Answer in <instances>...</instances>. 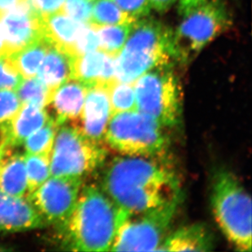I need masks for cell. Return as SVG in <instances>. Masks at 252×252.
<instances>
[{"mask_svg":"<svg viewBox=\"0 0 252 252\" xmlns=\"http://www.w3.org/2000/svg\"><path fill=\"white\" fill-rule=\"evenodd\" d=\"M100 187L129 214L145 212L181 197L176 174L154 158H114L105 169Z\"/></svg>","mask_w":252,"mask_h":252,"instance_id":"1","label":"cell"},{"mask_svg":"<svg viewBox=\"0 0 252 252\" xmlns=\"http://www.w3.org/2000/svg\"><path fill=\"white\" fill-rule=\"evenodd\" d=\"M129 213L100 186H83L71 215L60 228L62 246L74 252H109Z\"/></svg>","mask_w":252,"mask_h":252,"instance_id":"2","label":"cell"},{"mask_svg":"<svg viewBox=\"0 0 252 252\" xmlns=\"http://www.w3.org/2000/svg\"><path fill=\"white\" fill-rule=\"evenodd\" d=\"M172 33L168 27L154 18L136 20L116 57L117 80L134 84L145 73L171 64Z\"/></svg>","mask_w":252,"mask_h":252,"instance_id":"3","label":"cell"},{"mask_svg":"<svg viewBox=\"0 0 252 252\" xmlns=\"http://www.w3.org/2000/svg\"><path fill=\"white\" fill-rule=\"evenodd\" d=\"M215 219L227 239L241 252L252 251V199L231 171L215 173L211 189Z\"/></svg>","mask_w":252,"mask_h":252,"instance_id":"4","label":"cell"},{"mask_svg":"<svg viewBox=\"0 0 252 252\" xmlns=\"http://www.w3.org/2000/svg\"><path fill=\"white\" fill-rule=\"evenodd\" d=\"M172 33L173 62L186 64L232 24L224 0H207L188 15Z\"/></svg>","mask_w":252,"mask_h":252,"instance_id":"5","label":"cell"},{"mask_svg":"<svg viewBox=\"0 0 252 252\" xmlns=\"http://www.w3.org/2000/svg\"><path fill=\"white\" fill-rule=\"evenodd\" d=\"M104 140L114 151L131 157L160 156L169 144L164 127L136 110L113 114Z\"/></svg>","mask_w":252,"mask_h":252,"instance_id":"6","label":"cell"},{"mask_svg":"<svg viewBox=\"0 0 252 252\" xmlns=\"http://www.w3.org/2000/svg\"><path fill=\"white\" fill-rule=\"evenodd\" d=\"M107 150L68 123L58 126L50 154L51 176L84 179L105 164Z\"/></svg>","mask_w":252,"mask_h":252,"instance_id":"7","label":"cell"},{"mask_svg":"<svg viewBox=\"0 0 252 252\" xmlns=\"http://www.w3.org/2000/svg\"><path fill=\"white\" fill-rule=\"evenodd\" d=\"M136 110L162 127H173L181 118V88L171 64L143 74L135 83Z\"/></svg>","mask_w":252,"mask_h":252,"instance_id":"8","label":"cell"},{"mask_svg":"<svg viewBox=\"0 0 252 252\" xmlns=\"http://www.w3.org/2000/svg\"><path fill=\"white\" fill-rule=\"evenodd\" d=\"M181 198L145 212L128 214L110 252H157L167 236Z\"/></svg>","mask_w":252,"mask_h":252,"instance_id":"9","label":"cell"},{"mask_svg":"<svg viewBox=\"0 0 252 252\" xmlns=\"http://www.w3.org/2000/svg\"><path fill=\"white\" fill-rule=\"evenodd\" d=\"M84 179L50 176L27 198L40 214L46 224L61 227L71 215Z\"/></svg>","mask_w":252,"mask_h":252,"instance_id":"10","label":"cell"},{"mask_svg":"<svg viewBox=\"0 0 252 252\" xmlns=\"http://www.w3.org/2000/svg\"><path fill=\"white\" fill-rule=\"evenodd\" d=\"M0 25L4 38L5 56L22 50L43 35L41 17L34 12L29 0L0 12Z\"/></svg>","mask_w":252,"mask_h":252,"instance_id":"11","label":"cell"},{"mask_svg":"<svg viewBox=\"0 0 252 252\" xmlns=\"http://www.w3.org/2000/svg\"><path fill=\"white\" fill-rule=\"evenodd\" d=\"M111 116L107 84H95L88 87L80 117L72 124L88 138L101 142Z\"/></svg>","mask_w":252,"mask_h":252,"instance_id":"12","label":"cell"},{"mask_svg":"<svg viewBox=\"0 0 252 252\" xmlns=\"http://www.w3.org/2000/svg\"><path fill=\"white\" fill-rule=\"evenodd\" d=\"M45 225V221L27 197H12L0 190V232L31 230Z\"/></svg>","mask_w":252,"mask_h":252,"instance_id":"13","label":"cell"},{"mask_svg":"<svg viewBox=\"0 0 252 252\" xmlns=\"http://www.w3.org/2000/svg\"><path fill=\"white\" fill-rule=\"evenodd\" d=\"M116 57L99 49L74 57L71 79L81 82L88 87L109 84L116 79Z\"/></svg>","mask_w":252,"mask_h":252,"instance_id":"14","label":"cell"},{"mask_svg":"<svg viewBox=\"0 0 252 252\" xmlns=\"http://www.w3.org/2000/svg\"><path fill=\"white\" fill-rule=\"evenodd\" d=\"M88 86L75 79H69L58 87L53 93L50 104L57 125L77 121L85 101Z\"/></svg>","mask_w":252,"mask_h":252,"instance_id":"15","label":"cell"},{"mask_svg":"<svg viewBox=\"0 0 252 252\" xmlns=\"http://www.w3.org/2000/svg\"><path fill=\"white\" fill-rule=\"evenodd\" d=\"M213 236L202 224L184 226L166 236L157 252H198L212 251Z\"/></svg>","mask_w":252,"mask_h":252,"instance_id":"16","label":"cell"},{"mask_svg":"<svg viewBox=\"0 0 252 252\" xmlns=\"http://www.w3.org/2000/svg\"><path fill=\"white\" fill-rule=\"evenodd\" d=\"M43 36L71 57H74V48L77 37L84 24L72 19L64 12L41 17Z\"/></svg>","mask_w":252,"mask_h":252,"instance_id":"17","label":"cell"},{"mask_svg":"<svg viewBox=\"0 0 252 252\" xmlns=\"http://www.w3.org/2000/svg\"><path fill=\"white\" fill-rule=\"evenodd\" d=\"M50 116L45 108L24 103L16 116L7 124L10 146H18L24 143L29 136L41 128Z\"/></svg>","mask_w":252,"mask_h":252,"instance_id":"18","label":"cell"},{"mask_svg":"<svg viewBox=\"0 0 252 252\" xmlns=\"http://www.w3.org/2000/svg\"><path fill=\"white\" fill-rule=\"evenodd\" d=\"M73 59L69 53L51 43L37 78L54 93L58 87L71 79Z\"/></svg>","mask_w":252,"mask_h":252,"instance_id":"19","label":"cell"},{"mask_svg":"<svg viewBox=\"0 0 252 252\" xmlns=\"http://www.w3.org/2000/svg\"><path fill=\"white\" fill-rule=\"evenodd\" d=\"M0 190L12 197H24L27 194L24 155L11 154L7 149L0 162Z\"/></svg>","mask_w":252,"mask_h":252,"instance_id":"20","label":"cell"},{"mask_svg":"<svg viewBox=\"0 0 252 252\" xmlns=\"http://www.w3.org/2000/svg\"><path fill=\"white\" fill-rule=\"evenodd\" d=\"M51 43L44 36L7 57L23 79L35 77L43 63Z\"/></svg>","mask_w":252,"mask_h":252,"instance_id":"21","label":"cell"},{"mask_svg":"<svg viewBox=\"0 0 252 252\" xmlns=\"http://www.w3.org/2000/svg\"><path fill=\"white\" fill-rule=\"evenodd\" d=\"M136 19L124 12L113 0H93L89 24L93 27L133 23Z\"/></svg>","mask_w":252,"mask_h":252,"instance_id":"22","label":"cell"},{"mask_svg":"<svg viewBox=\"0 0 252 252\" xmlns=\"http://www.w3.org/2000/svg\"><path fill=\"white\" fill-rule=\"evenodd\" d=\"M133 23L94 27L100 39V50L110 55H119L128 38Z\"/></svg>","mask_w":252,"mask_h":252,"instance_id":"23","label":"cell"},{"mask_svg":"<svg viewBox=\"0 0 252 252\" xmlns=\"http://www.w3.org/2000/svg\"><path fill=\"white\" fill-rule=\"evenodd\" d=\"M27 175V196L36 190L51 176L50 156L27 153L25 155Z\"/></svg>","mask_w":252,"mask_h":252,"instance_id":"24","label":"cell"},{"mask_svg":"<svg viewBox=\"0 0 252 252\" xmlns=\"http://www.w3.org/2000/svg\"><path fill=\"white\" fill-rule=\"evenodd\" d=\"M111 114L136 110L134 84L114 79L107 84Z\"/></svg>","mask_w":252,"mask_h":252,"instance_id":"25","label":"cell"},{"mask_svg":"<svg viewBox=\"0 0 252 252\" xmlns=\"http://www.w3.org/2000/svg\"><path fill=\"white\" fill-rule=\"evenodd\" d=\"M15 91L22 104L30 103L41 108L50 104L54 93L35 77L22 79Z\"/></svg>","mask_w":252,"mask_h":252,"instance_id":"26","label":"cell"},{"mask_svg":"<svg viewBox=\"0 0 252 252\" xmlns=\"http://www.w3.org/2000/svg\"><path fill=\"white\" fill-rule=\"evenodd\" d=\"M58 126L53 117L50 116L41 128L25 140L23 144L27 153L50 156Z\"/></svg>","mask_w":252,"mask_h":252,"instance_id":"27","label":"cell"},{"mask_svg":"<svg viewBox=\"0 0 252 252\" xmlns=\"http://www.w3.org/2000/svg\"><path fill=\"white\" fill-rule=\"evenodd\" d=\"M100 49V39L95 27L84 24L74 44V57Z\"/></svg>","mask_w":252,"mask_h":252,"instance_id":"28","label":"cell"},{"mask_svg":"<svg viewBox=\"0 0 252 252\" xmlns=\"http://www.w3.org/2000/svg\"><path fill=\"white\" fill-rule=\"evenodd\" d=\"M16 91L0 89V124H8L22 107Z\"/></svg>","mask_w":252,"mask_h":252,"instance_id":"29","label":"cell"},{"mask_svg":"<svg viewBox=\"0 0 252 252\" xmlns=\"http://www.w3.org/2000/svg\"><path fill=\"white\" fill-rule=\"evenodd\" d=\"M93 0H65L62 12L81 24H89Z\"/></svg>","mask_w":252,"mask_h":252,"instance_id":"30","label":"cell"},{"mask_svg":"<svg viewBox=\"0 0 252 252\" xmlns=\"http://www.w3.org/2000/svg\"><path fill=\"white\" fill-rule=\"evenodd\" d=\"M22 75L7 57L0 58V89L16 90L22 82Z\"/></svg>","mask_w":252,"mask_h":252,"instance_id":"31","label":"cell"},{"mask_svg":"<svg viewBox=\"0 0 252 252\" xmlns=\"http://www.w3.org/2000/svg\"><path fill=\"white\" fill-rule=\"evenodd\" d=\"M124 12L135 19L147 17L152 9L150 0H113Z\"/></svg>","mask_w":252,"mask_h":252,"instance_id":"32","label":"cell"},{"mask_svg":"<svg viewBox=\"0 0 252 252\" xmlns=\"http://www.w3.org/2000/svg\"><path fill=\"white\" fill-rule=\"evenodd\" d=\"M31 7L40 17L62 11L65 0H29Z\"/></svg>","mask_w":252,"mask_h":252,"instance_id":"33","label":"cell"},{"mask_svg":"<svg viewBox=\"0 0 252 252\" xmlns=\"http://www.w3.org/2000/svg\"><path fill=\"white\" fill-rule=\"evenodd\" d=\"M207 0H180L179 2V13L181 16H186L195 9L200 5L203 4Z\"/></svg>","mask_w":252,"mask_h":252,"instance_id":"34","label":"cell"},{"mask_svg":"<svg viewBox=\"0 0 252 252\" xmlns=\"http://www.w3.org/2000/svg\"><path fill=\"white\" fill-rule=\"evenodd\" d=\"M177 0H150L151 7L158 12H167Z\"/></svg>","mask_w":252,"mask_h":252,"instance_id":"35","label":"cell"},{"mask_svg":"<svg viewBox=\"0 0 252 252\" xmlns=\"http://www.w3.org/2000/svg\"><path fill=\"white\" fill-rule=\"evenodd\" d=\"M9 133L7 124H0V150L8 146Z\"/></svg>","mask_w":252,"mask_h":252,"instance_id":"36","label":"cell"},{"mask_svg":"<svg viewBox=\"0 0 252 252\" xmlns=\"http://www.w3.org/2000/svg\"><path fill=\"white\" fill-rule=\"evenodd\" d=\"M28 0H0V12H3L7 10L16 7L17 5L27 2Z\"/></svg>","mask_w":252,"mask_h":252,"instance_id":"37","label":"cell"},{"mask_svg":"<svg viewBox=\"0 0 252 252\" xmlns=\"http://www.w3.org/2000/svg\"><path fill=\"white\" fill-rule=\"evenodd\" d=\"M6 55V49H5V42L3 35H2V28L0 25V58L5 57Z\"/></svg>","mask_w":252,"mask_h":252,"instance_id":"38","label":"cell"},{"mask_svg":"<svg viewBox=\"0 0 252 252\" xmlns=\"http://www.w3.org/2000/svg\"><path fill=\"white\" fill-rule=\"evenodd\" d=\"M8 147V146H7ZM3 148V149H1L0 150V162H1V160H2V157L4 156L5 153L7 151V148Z\"/></svg>","mask_w":252,"mask_h":252,"instance_id":"39","label":"cell"},{"mask_svg":"<svg viewBox=\"0 0 252 252\" xmlns=\"http://www.w3.org/2000/svg\"><path fill=\"white\" fill-rule=\"evenodd\" d=\"M3 250H6V249H5V248H2V247H1V246H0V251H3Z\"/></svg>","mask_w":252,"mask_h":252,"instance_id":"40","label":"cell"}]
</instances>
